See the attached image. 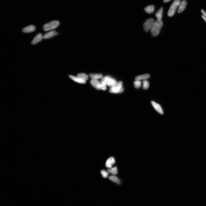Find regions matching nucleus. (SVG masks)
Returning <instances> with one entry per match:
<instances>
[{"mask_svg":"<svg viewBox=\"0 0 206 206\" xmlns=\"http://www.w3.org/2000/svg\"><path fill=\"white\" fill-rule=\"evenodd\" d=\"M163 26V22L162 20L159 21L157 20L154 21L151 30V33L152 36L156 37L159 34Z\"/></svg>","mask_w":206,"mask_h":206,"instance_id":"f257e3e1","label":"nucleus"},{"mask_svg":"<svg viewBox=\"0 0 206 206\" xmlns=\"http://www.w3.org/2000/svg\"><path fill=\"white\" fill-rule=\"evenodd\" d=\"M181 3L180 0H175L171 4L167 13V15L171 17L175 14L177 8L180 6Z\"/></svg>","mask_w":206,"mask_h":206,"instance_id":"f03ea898","label":"nucleus"},{"mask_svg":"<svg viewBox=\"0 0 206 206\" xmlns=\"http://www.w3.org/2000/svg\"><path fill=\"white\" fill-rule=\"evenodd\" d=\"M59 23V22L58 21H51L44 25L43 27V30L45 31H47L54 29L58 27Z\"/></svg>","mask_w":206,"mask_h":206,"instance_id":"7ed1b4c3","label":"nucleus"},{"mask_svg":"<svg viewBox=\"0 0 206 206\" xmlns=\"http://www.w3.org/2000/svg\"><path fill=\"white\" fill-rule=\"evenodd\" d=\"M101 81L104 82L110 88L115 86L117 83L115 79L109 76L102 77Z\"/></svg>","mask_w":206,"mask_h":206,"instance_id":"20e7f679","label":"nucleus"},{"mask_svg":"<svg viewBox=\"0 0 206 206\" xmlns=\"http://www.w3.org/2000/svg\"><path fill=\"white\" fill-rule=\"evenodd\" d=\"M154 22V20L153 19H149L144 22L143 27L145 32H148L151 30Z\"/></svg>","mask_w":206,"mask_h":206,"instance_id":"39448f33","label":"nucleus"},{"mask_svg":"<svg viewBox=\"0 0 206 206\" xmlns=\"http://www.w3.org/2000/svg\"><path fill=\"white\" fill-rule=\"evenodd\" d=\"M122 82H118L115 86L111 87L109 90V92L111 93H117L122 87Z\"/></svg>","mask_w":206,"mask_h":206,"instance_id":"423d86ee","label":"nucleus"},{"mask_svg":"<svg viewBox=\"0 0 206 206\" xmlns=\"http://www.w3.org/2000/svg\"><path fill=\"white\" fill-rule=\"evenodd\" d=\"M151 103L152 106L161 115H163V112L160 105L153 101H151Z\"/></svg>","mask_w":206,"mask_h":206,"instance_id":"0eeeda50","label":"nucleus"},{"mask_svg":"<svg viewBox=\"0 0 206 206\" xmlns=\"http://www.w3.org/2000/svg\"><path fill=\"white\" fill-rule=\"evenodd\" d=\"M43 39V36L41 33H39L33 40L31 44L33 45L41 41Z\"/></svg>","mask_w":206,"mask_h":206,"instance_id":"6e6552de","label":"nucleus"},{"mask_svg":"<svg viewBox=\"0 0 206 206\" xmlns=\"http://www.w3.org/2000/svg\"><path fill=\"white\" fill-rule=\"evenodd\" d=\"M58 34V33L55 30H52L47 33L43 36V39H48L53 37Z\"/></svg>","mask_w":206,"mask_h":206,"instance_id":"1a4fd4ad","label":"nucleus"},{"mask_svg":"<svg viewBox=\"0 0 206 206\" xmlns=\"http://www.w3.org/2000/svg\"><path fill=\"white\" fill-rule=\"evenodd\" d=\"M90 83L93 87L96 89L100 90V82L97 79H92L90 81Z\"/></svg>","mask_w":206,"mask_h":206,"instance_id":"9d476101","label":"nucleus"},{"mask_svg":"<svg viewBox=\"0 0 206 206\" xmlns=\"http://www.w3.org/2000/svg\"><path fill=\"white\" fill-rule=\"evenodd\" d=\"M35 30V26L31 25L24 28L22 30V32L25 33H29L33 32Z\"/></svg>","mask_w":206,"mask_h":206,"instance_id":"9b49d317","label":"nucleus"},{"mask_svg":"<svg viewBox=\"0 0 206 206\" xmlns=\"http://www.w3.org/2000/svg\"><path fill=\"white\" fill-rule=\"evenodd\" d=\"M187 2L186 0H182L181 2L180 5L179 6V9L178 11V13L182 12L185 10L187 5Z\"/></svg>","mask_w":206,"mask_h":206,"instance_id":"f8f14e48","label":"nucleus"},{"mask_svg":"<svg viewBox=\"0 0 206 206\" xmlns=\"http://www.w3.org/2000/svg\"><path fill=\"white\" fill-rule=\"evenodd\" d=\"M115 159L113 157L110 158L106 161V167L109 168H111L115 163Z\"/></svg>","mask_w":206,"mask_h":206,"instance_id":"ddd939ff","label":"nucleus"},{"mask_svg":"<svg viewBox=\"0 0 206 206\" xmlns=\"http://www.w3.org/2000/svg\"><path fill=\"white\" fill-rule=\"evenodd\" d=\"M150 77V75L148 74H145L142 75H139L136 77L135 78V80H146L149 79Z\"/></svg>","mask_w":206,"mask_h":206,"instance_id":"4468645a","label":"nucleus"},{"mask_svg":"<svg viewBox=\"0 0 206 206\" xmlns=\"http://www.w3.org/2000/svg\"><path fill=\"white\" fill-rule=\"evenodd\" d=\"M69 77L71 79L75 82L81 84H85L86 83V81H84L78 77H76L72 75H69Z\"/></svg>","mask_w":206,"mask_h":206,"instance_id":"2eb2a0df","label":"nucleus"},{"mask_svg":"<svg viewBox=\"0 0 206 206\" xmlns=\"http://www.w3.org/2000/svg\"><path fill=\"white\" fill-rule=\"evenodd\" d=\"M163 8L162 7L156 13V16L159 21H161L162 17Z\"/></svg>","mask_w":206,"mask_h":206,"instance_id":"dca6fc26","label":"nucleus"},{"mask_svg":"<svg viewBox=\"0 0 206 206\" xmlns=\"http://www.w3.org/2000/svg\"><path fill=\"white\" fill-rule=\"evenodd\" d=\"M154 6L152 5L147 6L144 9L145 12L149 14H152L154 12Z\"/></svg>","mask_w":206,"mask_h":206,"instance_id":"f3484780","label":"nucleus"},{"mask_svg":"<svg viewBox=\"0 0 206 206\" xmlns=\"http://www.w3.org/2000/svg\"><path fill=\"white\" fill-rule=\"evenodd\" d=\"M90 77L92 79H102L103 77L102 75L101 74H90L89 75Z\"/></svg>","mask_w":206,"mask_h":206,"instance_id":"a211bd4d","label":"nucleus"},{"mask_svg":"<svg viewBox=\"0 0 206 206\" xmlns=\"http://www.w3.org/2000/svg\"><path fill=\"white\" fill-rule=\"evenodd\" d=\"M109 178L110 180L117 184H120L121 183L120 181L117 177L115 176H111L109 177Z\"/></svg>","mask_w":206,"mask_h":206,"instance_id":"6ab92c4d","label":"nucleus"},{"mask_svg":"<svg viewBox=\"0 0 206 206\" xmlns=\"http://www.w3.org/2000/svg\"><path fill=\"white\" fill-rule=\"evenodd\" d=\"M77 77L82 80L86 81L88 79V76L84 73H80L77 75Z\"/></svg>","mask_w":206,"mask_h":206,"instance_id":"aec40b11","label":"nucleus"},{"mask_svg":"<svg viewBox=\"0 0 206 206\" xmlns=\"http://www.w3.org/2000/svg\"><path fill=\"white\" fill-rule=\"evenodd\" d=\"M107 171H108V173L112 174L113 175H116L117 174V167L111 168H109Z\"/></svg>","mask_w":206,"mask_h":206,"instance_id":"412c9836","label":"nucleus"},{"mask_svg":"<svg viewBox=\"0 0 206 206\" xmlns=\"http://www.w3.org/2000/svg\"><path fill=\"white\" fill-rule=\"evenodd\" d=\"M133 83L134 87L136 89L140 88L142 85V83L139 80H135Z\"/></svg>","mask_w":206,"mask_h":206,"instance_id":"4be33fe9","label":"nucleus"},{"mask_svg":"<svg viewBox=\"0 0 206 206\" xmlns=\"http://www.w3.org/2000/svg\"><path fill=\"white\" fill-rule=\"evenodd\" d=\"M143 88L144 89H148L149 86V82L146 80H144L142 82Z\"/></svg>","mask_w":206,"mask_h":206,"instance_id":"5701e85b","label":"nucleus"},{"mask_svg":"<svg viewBox=\"0 0 206 206\" xmlns=\"http://www.w3.org/2000/svg\"><path fill=\"white\" fill-rule=\"evenodd\" d=\"M100 89L105 91L107 90L106 84L104 82L101 81L100 85Z\"/></svg>","mask_w":206,"mask_h":206,"instance_id":"b1692460","label":"nucleus"},{"mask_svg":"<svg viewBox=\"0 0 206 206\" xmlns=\"http://www.w3.org/2000/svg\"><path fill=\"white\" fill-rule=\"evenodd\" d=\"M102 176L104 178H107L108 175V172H107L104 170H102L101 171Z\"/></svg>","mask_w":206,"mask_h":206,"instance_id":"393cba45","label":"nucleus"},{"mask_svg":"<svg viewBox=\"0 0 206 206\" xmlns=\"http://www.w3.org/2000/svg\"><path fill=\"white\" fill-rule=\"evenodd\" d=\"M201 11L204 16L206 18V12L203 9H201Z\"/></svg>","mask_w":206,"mask_h":206,"instance_id":"a878e982","label":"nucleus"},{"mask_svg":"<svg viewBox=\"0 0 206 206\" xmlns=\"http://www.w3.org/2000/svg\"><path fill=\"white\" fill-rule=\"evenodd\" d=\"M124 91V88H123V87H122V88L117 93H122V92H123V91Z\"/></svg>","mask_w":206,"mask_h":206,"instance_id":"bb28decb","label":"nucleus"},{"mask_svg":"<svg viewBox=\"0 0 206 206\" xmlns=\"http://www.w3.org/2000/svg\"><path fill=\"white\" fill-rule=\"evenodd\" d=\"M201 17H202V18L204 20V21H205L206 22V18H205V17L204 16V15H202V16H201Z\"/></svg>","mask_w":206,"mask_h":206,"instance_id":"cd10ccee","label":"nucleus"},{"mask_svg":"<svg viewBox=\"0 0 206 206\" xmlns=\"http://www.w3.org/2000/svg\"><path fill=\"white\" fill-rule=\"evenodd\" d=\"M170 1L171 0H163V2H164V3H167V2Z\"/></svg>","mask_w":206,"mask_h":206,"instance_id":"c85d7f7f","label":"nucleus"}]
</instances>
